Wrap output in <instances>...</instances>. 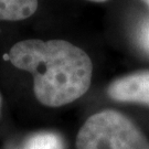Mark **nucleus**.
Wrapping results in <instances>:
<instances>
[{"label":"nucleus","mask_w":149,"mask_h":149,"mask_svg":"<svg viewBox=\"0 0 149 149\" xmlns=\"http://www.w3.org/2000/svg\"><path fill=\"white\" fill-rule=\"evenodd\" d=\"M16 68L33 75L37 100L49 107L76 101L88 91L93 64L84 50L65 40L17 42L9 51Z\"/></svg>","instance_id":"obj_1"},{"label":"nucleus","mask_w":149,"mask_h":149,"mask_svg":"<svg viewBox=\"0 0 149 149\" xmlns=\"http://www.w3.org/2000/svg\"><path fill=\"white\" fill-rule=\"evenodd\" d=\"M76 149H149V141L128 117L106 109L87 118L77 134Z\"/></svg>","instance_id":"obj_2"},{"label":"nucleus","mask_w":149,"mask_h":149,"mask_svg":"<svg viewBox=\"0 0 149 149\" xmlns=\"http://www.w3.org/2000/svg\"><path fill=\"white\" fill-rule=\"evenodd\" d=\"M107 94L114 101L149 106V70L137 71L113 81Z\"/></svg>","instance_id":"obj_3"},{"label":"nucleus","mask_w":149,"mask_h":149,"mask_svg":"<svg viewBox=\"0 0 149 149\" xmlns=\"http://www.w3.org/2000/svg\"><path fill=\"white\" fill-rule=\"evenodd\" d=\"M38 9V0H0V20L20 21Z\"/></svg>","instance_id":"obj_4"},{"label":"nucleus","mask_w":149,"mask_h":149,"mask_svg":"<svg viewBox=\"0 0 149 149\" xmlns=\"http://www.w3.org/2000/svg\"><path fill=\"white\" fill-rule=\"evenodd\" d=\"M16 149H63V143L58 134L42 132L30 136Z\"/></svg>","instance_id":"obj_5"},{"label":"nucleus","mask_w":149,"mask_h":149,"mask_svg":"<svg viewBox=\"0 0 149 149\" xmlns=\"http://www.w3.org/2000/svg\"><path fill=\"white\" fill-rule=\"evenodd\" d=\"M88 1H93V2H104L106 0H88Z\"/></svg>","instance_id":"obj_6"},{"label":"nucleus","mask_w":149,"mask_h":149,"mask_svg":"<svg viewBox=\"0 0 149 149\" xmlns=\"http://www.w3.org/2000/svg\"><path fill=\"white\" fill-rule=\"evenodd\" d=\"M141 1H143L144 3H146V5H147L149 7V0H141Z\"/></svg>","instance_id":"obj_7"},{"label":"nucleus","mask_w":149,"mask_h":149,"mask_svg":"<svg viewBox=\"0 0 149 149\" xmlns=\"http://www.w3.org/2000/svg\"><path fill=\"white\" fill-rule=\"evenodd\" d=\"M0 109H1V96H0Z\"/></svg>","instance_id":"obj_8"}]
</instances>
